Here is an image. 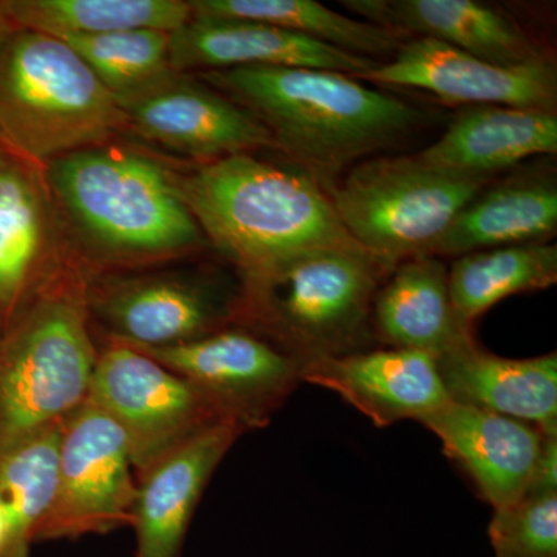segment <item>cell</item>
<instances>
[{
	"mask_svg": "<svg viewBox=\"0 0 557 557\" xmlns=\"http://www.w3.org/2000/svg\"><path fill=\"white\" fill-rule=\"evenodd\" d=\"M262 124L274 149L322 185L408 137L421 110L346 73L295 67H231L199 73Z\"/></svg>",
	"mask_w": 557,
	"mask_h": 557,
	"instance_id": "6da1fadb",
	"label": "cell"
},
{
	"mask_svg": "<svg viewBox=\"0 0 557 557\" xmlns=\"http://www.w3.org/2000/svg\"><path fill=\"white\" fill-rule=\"evenodd\" d=\"M46 174L90 274L168 262L207 242L177 177L135 150L109 143L76 150L47 163Z\"/></svg>",
	"mask_w": 557,
	"mask_h": 557,
	"instance_id": "7a4b0ae2",
	"label": "cell"
},
{
	"mask_svg": "<svg viewBox=\"0 0 557 557\" xmlns=\"http://www.w3.org/2000/svg\"><path fill=\"white\" fill-rule=\"evenodd\" d=\"M177 182L205 240L239 270L242 282L314 249L358 245L309 172L237 153L205 161Z\"/></svg>",
	"mask_w": 557,
	"mask_h": 557,
	"instance_id": "3957f363",
	"label": "cell"
},
{
	"mask_svg": "<svg viewBox=\"0 0 557 557\" xmlns=\"http://www.w3.org/2000/svg\"><path fill=\"white\" fill-rule=\"evenodd\" d=\"M89 276L73 255L0 335V457L64 423L89 397L100 350Z\"/></svg>",
	"mask_w": 557,
	"mask_h": 557,
	"instance_id": "277c9868",
	"label": "cell"
},
{
	"mask_svg": "<svg viewBox=\"0 0 557 557\" xmlns=\"http://www.w3.org/2000/svg\"><path fill=\"white\" fill-rule=\"evenodd\" d=\"M387 274L359 245L314 249L242 282L236 322L300 368L368 350L373 296Z\"/></svg>",
	"mask_w": 557,
	"mask_h": 557,
	"instance_id": "5b68a950",
	"label": "cell"
},
{
	"mask_svg": "<svg viewBox=\"0 0 557 557\" xmlns=\"http://www.w3.org/2000/svg\"><path fill=\"white\" fill-rule=\"evenodd\" d=\"M126 129L119 101L64 40L17 27L0 47V141L46 166Z\"/></svg>",
	"mask_w": 557,
	"mask_h": 557,
	"instance_id": "8992f818",
	"label": "cell"
},
{
	"mask_svg": "<svg viewBox=\"0 0 557 557\" xmlns=\"http://www.w3.org/2000/svg\"><path fill=\"white\" fill-rule=\"evenodd\" d=\"M490 183L438 170L417 156H384L324 186L348 236L391 271L429 256L458 211Z\"/></svg>",
	"mask_w": 557,
	"mask_h": 557,
	"instance_id": "52a82bcc",
	"label": "cell"
},
{
	"mask_svg": "<svg viewBox=\"0 0 557 557\" xmlns=\"http://www.w3.org/2000/svg\"><path fill=\"white\" fill-rule=\"evenodd\" d=\"M239 292L194 271H113L90 274L91 324L106 341L139 350L189 343L236 321Z\"/></svg>",
	"mask_w": 557,
	"mask_h": 557,
	"instance_id": "ba28073f",
	"label": "cell"
},
{
	"mask_svg": "<svg viewBox=\"0 0 557 557\" xmlns=\"http://www.w3.org/2000/svg\"><path fill=\"white\" fill-rule=\"evenodd\" d=\"M87 401L123 432L137 478L186 440L230 420L188 380L115 341L98 350Z\"/></svg>",
	"mask_w": 557,
	"mask_h": 557,
	"instance_id": "9c48e42d",
	"label": "cell"
},
{
	"mask_svg": "<svg viewBox=\"0 0 557 557\" xmlns=\"http://www.w3.org/2000/svg\"><path fill=\"white\" fill-rule=\"evenodd\" d=\"M137 493L126 437L86 401L62 424L57 491L35 544L132 527Z\"/></svg>",
	"mask_w": 557,
	"mask_h": 557,
	"instance_id": "30bf717a",
	"label": "cell"
},
{
	"mask_svg": "<svg viewBox=\"0 0 557 557\" xmlns=\"http://www.w3.org/2000/svg\"><path fill=\"white\" fill-rule=\"evenodd\" d=\"M139 351L188 380L245 432L269 426L302 383L296 359L244 327L230 325L178 346Z\"/></svg>",
	"mask_w": 557,
	"mask_h": 557,
	"instance_id": "8fae6325",
	"label": "cell"
},
{
	"mask_svg": "<svg viewBox=\"0 0 557 557\" xmlns=\"http://www.w3.org/2000/svg\"><path fill=\"white\" fill-rule=\"evenodd\" d=\"M73 255L46 166L0 141V335Z\"/></svg>",
	"mask_w": 557,
	"mask_h": 557,
	"instance_id": "7c38bea8",
	"label": "cell"
},
{
	"mask_svg": "<svg viewBox=\"0 0 557 557\" xmlns=\"http://www.w3.org/2000/svg\"><path fill=\"white\" fill-rule=\"evenodd\" d=\"M357 79L428 91L446 104L465 108L508 106L556 112L557 106L553 62L502 67L429 38L403 42L391 60Z\"/></svg>",
	"mask_w": 557,
	"mask_h": 557,
	"instance_id": "4fadbf2b",
	"label": "cell"
},
{
	"mask_svg": "<svg viewBox=\"0 0 557 557\" xmlns=\"http://www.w3.org/2000/svg\"><path fill=\"white\" fill-rule=\"evenodd\" d=\"M119 104L126 129L201 163L274 149L269 132L247 110L185 73Z\"/></svg>",
	"mask_w": 557,
	"mask_h": 557,
	"instance_id": "5bb4252c",
	"label": "cell"
},
{
	"mask_svg": "<svg viewBox=\"0 0 557 557\" xmlns=\"http://www.w3.org/2000/svg\"><path fill=\"white\" fill-rule=\"evenodd\" d=\"M302 383L338 395L376 428L421 423L450 401L437 358L406 348H368L309 362Z\"/></svg>",
	"mask_w": 557,
	"mask_h": 557,
	"instance_id": "9a60e30c",
	"label": "cell"
},
{
	"mask_svg": "<svg viewBox=\"0 0 557 557\" xmlns=\"http://www.w3.org/2000/svg\"><path fill=\"white\" fill-rule=\"evenodd\" d=\"M362 21L399 36L449 44L502 67L553 62L520 22L498 7L475 0H343Z\"/></svg>",
	"mask_w": 557,
	"mask_h": 557,
	"instance_id": "2e32d148",
	"label": "cell"
},
{
	"mask_svg": "<svg viewBox=\"0 0 557 557\" xmlns=\"http://www.w3.org/2000/svg\"><path fill=\"white\" fill-rule=\"evenodd\" d=\"M245 434L223 420L172 449L138 475L132 528L135 557H180L186 533L209 480Z\"/></svg>",
	"mask_w": 557,
	"mask_h": 557,
	"instance_id": "e0dca14e",
	"label": "cell"
},
{
	"mask_svg": "<svg viewBox=\"0 0 557 557\" xmlns=\"http://www.w3.org/2000/svg\"><path fill=\"white\" fill-rule=\"evenodd\" d=\"M380 62L256 22L193 17L171 36V64L177 73L263 65L329 70L358 78Z\"/></svg>",
	"mask_w": 557,
	"mask_h": 557,
	"instance_id": "ac0fdd59",
	"label": "cell"
},
{
	"mask_svg": "<svg viewBox=\"0 0 557 557\" xmlns=\"http://www.w3.org/2000/svg\"><path fill=\"white\" fill-rule=\"evenodd\" d=\"M493 509L523 496L545 435L512 418L449 401L421 421Z\"/></svg>",
	"mask_w": 557,
	"mask_h": 557,
	"instance_id": "d6986e66",
	"label": "cell"
},
{
	"mask_svg": "<svg viewBox=\"0 0 557 557\" xmlns=\"http://www.w3.org/2000/svg\"><path fill=\"white\" fill-rule=\"evenodd\" d=\"M450 401L512 418L557 437V355L502 358L475 341L437 358Z\"/></svg>",
	"mask_w": 557,
	"mask_h": 557,
	"instance_id": "ffe728a7",
	"label": "cell"
},
{
	"mask_svg": "<svg viewBox=\"0 0 557 557\" xmlns=\"http://www.w3.org/2000/svg\"><path fill=\"white\" fill-rule=\"evenodd\" d=\"M557 152V115L508 106H469L442 137L416 153L438 170L493 180L534 156Z\"/></svg>",
	"mask_w": 557,
	"mask_h": 557,
	"instance_id": "44dd1931",
	"label": "cell"
},
{
	"mask_svg": "<svg viewBox=\"0 0 557 557\" xmlns=\"http://www.w3.org/2000/svg\"><path fill=\"white\" fill-rule=\"evenodd\" d=\"M557 230L552 171H525L487 185L458 211L429 256H460L512 245L547 244Z\"/></svg>",
	"mask_w": 557,
	"mask_h": 557,
	"instance_id": "7402d4cb",
	"label": "cell"
},
{
	"mask_svg": "<svg viewBox=\"0 0 557 557\" xmlns=\"http://www.w3.org/2000/svg\"><path fill=\"white\" fill-rule=\"evenodd\" d=\"M370 325L384 346L435 358L474 341L450 302L448 269L434 256H417L388 271L373 296Z\"/></svg>",
	"mask_w": 557,
	"mask_h": 557,
	"instance_id": "603a6c76",
	"label": "cell"
},
{
	"mask_svg": "<svg viewBox=\"0 0 557 557\" xmlns=\"http://www.w3.org/2000/svg\"><path fill=\"white\" fill-rule=\"evenodd\" d=\"M189 7L194 20L271 25L373 61L394 57L403 44L397 33L354 20L314 0H190Z\"/></svg>",
	"mask_w": 557,
	"mask_h": 557,
	"instance_id": "cb8c5ba5",
	"label": "cell"
},
{
	"mask_svg": "<svg viewBox=\"0 0 557 557\" xmlns=\"http://www.w3.org/2000/svg\"><path fill=\"white\" fill-rule=\"evenodd\" d=\"M16 27L53 38L132 30L174 33L193 20L183 0H0Z\"/></svg>",
	"mask_w": 557,
	"mask_h": 557,
	"instance_id": "d4e9b609",
	"label": "cell"
},
{
	"mask_svg": "<svg viewBox=\"0 0 557 557\" xmlns=\"http://www.w3.org/2000/svg\"><path fill=\"white\" fill-rule=\"evenodd\" d=\"M449 295L465 329L500 300L552 287L557 282V245L528 244L482 249L454 260Z\"/></svg>",
	"mask_w": 557,
	"mask_h": 557,
	"instance_id": "484cf974",
	"label": "cell"
},
{
	"mask_svg": "<svg viewBox=\"0 0 557 557\" xmlns=\"http://www.w3.org/2000/svg\"><path fill=\"white\" fill-rule=\"evenodd\" d=\"M62 424L40 432L0 457V504L9 534L0 557H28L54 498Z\"/></svg>",
	"mask_w": 557,
	"mask_h": 557,
	"instance_id": "4316f807",
	"label": "cell"
},
{
	"mask_svg": "<svg viewBox=\"0 0 557 557\" xmlns=\"http://www.w3.org/2000/svg\"><path fill=\"white\" fill-rule=\"evenodd\" d=\"M171 36L160 30H132L58 39L75 50L120 102L177 73L171 64Z\"/></svg>",
	"mask_w": 557,
	"mask_h": 557,
	"instance_id": "83f0119b",
	"label": "cell"
},
{
	"mask_svg": "<svg viewBox=\"0 0 557 557\" xmlns=\"http://www.w3.org/2000/svg\"><path fill=\"white\" fill-rule=\"evenodd\" d=\"M487 536L494 557H557V494L494 509Z\"/></svg>",
	"mask_w": 557,
	"mask_h": 557,
	"instance_id": "f1b7e54d",
	"label": "cell"
},
{
	"mask_svg": "<svg viewBox=\"0 0 557 557\" xmlns=\"http://www.w3.org/2000/svg\"><path fill=\"white\" fill-rule=\"evenodd\" d=\"M557 494V437L545 435L525 496Z\"/></svg>",
	"mask_w": 557,
	"mask_h": 557,
	"instance_id": "f546056e",
	"label": "cell"
},
{
	"mask_svg": "<svg viewBox=\"0 0 557 557\" xmlns=\"http://www.w3.org/2000/svg\"><path fill=\"white\" fill-rule=\"evenodd\" d=\"M16 28V25L7 16L5 10L2 9V3H0V47Z\"/></svg>",
	"mask_w": 557,
	"mask_h": 557,
	"instance_id": "4dcf8cb0",
	"label": "cell"
},
{
	"mask_svg": "<svg viewBox=\"0 0 557 557\" xmlns=\"http://www.w3.org/2000/svg\"><path fill=\"white\" fill-rule=\"evenodd\" d=\"M7 534H9V518H7L5 508L0 504V553L5 545Z\"/></svg>",
	"mask_w": 557,
	"mask_h": 557,
	"instance_id": "1f68e13d",
	"label": "cell"
}]
</instances>
